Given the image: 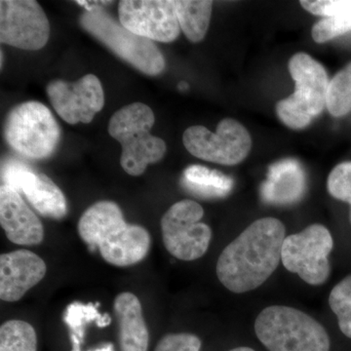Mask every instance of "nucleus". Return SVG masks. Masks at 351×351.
<instances>
[{
	"instance_id": "nucleus-1",
	"label": "nucleus",
	"mask_w": 351,
	"mask_h": 351,
	"mask_svg": "<svg viewBox=\"0 0 351 351\" xmlns=\"http://www.w3.org/2000/svg\"><path fill=\"white\" fill-rule=\"evenodd\" d=\"M286 228L278 219H258L223 249L216 274L234 294L250 292L274 274L281 261Z\"/></svg>"
},
{
	"instance_id": "nucleus-2",
	"label": "nucleus",
	"mask_w": 351,
	"mask_h": 351,
	"mask_svg": "<svg viewBox=\"0 0 351 351\" xmlns=\"http://www.w3.org/2000/svg\"><path fill=\"white\" fill-rule=\"evenodd\" d=\"M78 233L90 251L98 250L114 267L137 265L151 250L147 230L127 223L121 209L112 201H98L88 208L78 221Z\"/></svg>"
},
{
	"instance_id": "nucleus-3",
	"label": "nucleus",
	"mask_w": 351,
	"mask_h": 351,
	"mask_svg": "<svg viewBox=\"0 0 351 351\" xmlns=\"http://www.w3.org/2000/svg\"><path fill=\"white\" fill-rule=\"evenodd\" d=\"M154 121L152 108L142 103L131 104L113 113L108 133L121 145L120 164L127 174H144L147 165L158 162L165 156V142L151 134Z\"/></svg>"
},
{
	"instance_id": "nucleus-4",
	"label": "nucleus",
	"mask_w": 351,
	"mask_h": 351,
	"mask_svg": "<svg viewBox=\"0 0 351 351\" xmlns=\"http://www.w3.org/2000/svg\"><path fill=\"white\" fill-rule=\"evenodd\" d=\"M255 332L269 351H330L325 328L295 307H265L255 320Z\"/></svg>"
},
{
	"instance_id": "nucleus-5",
	"label": "nucleus",
	"mask_w": 351,
	"mask_h": 351,
	"mask_svg": "<svg viewBox=\"0 0 351 351\" xmlns=\"http://www.w3.org/2000/svg\"><path fill=\"white\" fill-rule=\"evenodd\" d=\"M289 71L295 82V92L277 103L276 112L289 128L302 129L326 107L329 78L324 66L304 52L291 58Z\"/></svg>"
},
{
	"instance_id": "nucleus-6",
	"label": "nucleus",
	"mask_w": 351,
	"mask_h": 351,
	"mask_svg": "<svg viewBox=\"0 0 351 351\" xmlns=\"http://www.w3.org/2000/svg\"><path fill=\"white\" fill-rule=\"evenodd\" d=\"M61 130L49 108L39 101L16 106L7 115L4 138L14 152L25 158H47L59 144Z\"/></svg>"
},
{
	"instance_id": "nucleus-7",
	"label": "nucleus",
	"mask_w": 351,
	"mask_h": 351,
	"mask_svg": "<svg viewBox=\"0 0 351 351\" xmlns=\"http://www.w3.org/2000/svg\"><path fill=\"white\" fill-rule=\"evenodd\" d=\"M80 24L108 49L143 73L158 75L165 69V59L154 41L128 31L104 8L83 13Z\"/></svg>"
},
{
	"instance_id": "nucleus-8",
	"label": "nucleus",
	"mask_w": 351,
	"mask_h": 351,
	"mask_svg": "<svg viewBox=\"0 0 351 351\" xmlns=\"http://www.w3.org/2000/svg\"><path fill=\"white\" fill-rule=\"evenodd\" d=\"M334 239L326 226L313 223L302 232L286 237L281 262L291 274L311 286L326 283L331 274L329 256Z\"/></svg>"
},
{
	"instance_id": "nucleus-9",
	"label": "nucleus",
	"mask_w": 351,
	"mask_h": 351,
	"mask_svg": "<svg viewBox=\"0 0 351 351\" xmlns=\"http://www.w3.org/2000/svg\"><path fill=\"white\" fill-rule=\"evenodd\" d=\"M204 210L199 203L184 199L175 203L161 219L164 246L171 255L184 262L202 258L211 242V228L202 223Z\"/></svg>"
},
{
	"instance_id": "nucleus-10",
	"label": "nucleus",
	"mask_w": 351,
	"mask_h": 351,
	"mask_svg": "<svg viewBox=\"0 0 351 351\" xmlns=\"http://www.w3.org/2000/svg\"><path fill=\"white\" fill-rule=\"evenodd\" d=\"M184 147L193 156L221 165L239 164L248 156L252 138L237 120H221L213 133L204 126L189 127L182 136Z\"/></svg>"
},
{
	"instance_id": "nucleus-11",
	"label": "nucleus",
	"mask_w": 351,
	"mask_h": 351,
	"mask_svg": "<svg viewBox=\"0 0 351 351\" xmlns=\"http://www.w3.org/2000/svg\"><path fill=\"white\" fill-rule=\"evenodd\" d=\"M50 24L34 0L0 1V41L23 50H39L48 43Z\"/></svg>"
},
{
	"instance_id": "nucleus-12",
	"label": "nucleus",
	"mask_w": 351,
	"mask_h": 351,
	"mask_svg": "<svg viewBox=\"0 0 351 351\" xmlns=\"http://www.w3.org/2000/svg\"><path fill=\"white\" fill-rule=\"evenodd\" d=\"M119 13L120 24L152 41L172 43L181 32L172 0H123Z\"/></svg>"
},
{
	"instance_id": "nucleus-13",
	"label": "nucleus",
	"mask_w": 351,
	"mask_h": 351,
	"mask_svg": "<svg viewBox=\"0 0 351 351\" xmlns=\"http://www.w3.org/2000/svg\"><path fill=\"white\" fill-rule=\"evenodd\" d=\"M1 176L3 184L24 193L32 207L43 216L61 219L68 214L63 191L45 174L16 159H7L2 164Z\"/></svg>"
},
{
	"instance_id": "nucleus-14",
	"label": "nucleus",
	"mask_w": 351,
	"mask_h": 351,
	"mask_svg": "<svg viewBox=\"0 0 351 351\" xmlns=\"http://www.w3.org/2000/svg\"><path fill=\"white\" fill-rule=\"evenodd\" d=\"M46 91L55 112L73 125L80 122L90 123L105 105L101 83L91 73L75 82L53 80Z\"/></svg>"
},
{
	"instance_id": "nucleus-15",
	"label": "nucleus",
	"mask_w": 351,
	"mask_h": 351,
	"mask_svg": "<svg viewBox=\"0 0 351 351\" xmlns=\"http://www.w3.org/2000/svg\"><path fill=\"white\" fill-rule=\"evenodd\" d=\"M47 267L43 258L27 249L0 256V299L15 302L45 276Z\"/></svg>"
},
{
	"instance_id": "nucleus-16",
	"label": "nucleus",
	"mask_w": 351,
	"mask_h": 351,
	"mask_svg": "<svg viewBox=\"0 0 351 351\" xmlns=\"http://www.w3.org/2000/svg\"><path fill=\"white\" fill-rule=\"evenodd\" d=\"M0 225L14 244L34 246L43 241L40 219L25 204L20 193L5 184L0 188Z\"/></svg>"
},
{
	"instance_id": "nucleus-17",
	"label": "nucleus",
	"mask_w": 351,
	"mask_h": 351,
	"mask_svg": "<svg viewBox=\"0 0 351 351\" xmlns=\"http://www.w3.org/2000/svg\"><path fill=\"white\" fill-rule=\"evenodd\" d=\"M113 311L119 322L120 351H147L149 334L137 295L123 292L117 295Z\"/></svg>"
},
{
	"instance_id": "nucleus-18",
	"label": "nucleus",
	"mask_w": 351,
	"mask_h": 351,
	"mask_svg": "<svg viewBox=\"0 0 351 351\" xmlns=\"http://www.w3.org/2000/svg\"><path fill=\"white\" fill-rule=\"evenodd\" d=\"M304 174L295 159H284L269 168V179L263 184V199L271 203H290L301 197Z\"/></svg>"
},
{
	"instance_id": "nucleus-19",
	"label": "nucleus",
	"mask_w": 351,
	"mask_h": 351,
	"mask_svg": "<svg viewBox=\"0 0 351 351\" xmlns=\"http://www.w3.org/2000/svg\"><path fill=\"white\" fill-rule=\"evenodd\" d=\"M182 182L191 193L205 198L225 197L233 188L232 178L201 165L186 168Z\"/></svg>"
},
{
	"instance_id": "nucleus-20",
	"label": "nucleus",
	"mask_w": 351,
	"mask_h": 351,
	"mask_svg": "<svg viewBox=\"0 0 351 351\" xmlns=\"http://www.w3.org/2000/svg\"><path fill=\"white\" fill-rule=\"evenodd\" d=\"M175 6L180 27L184 36L191 43H200L209 29L213 1L177 0Z\"/></svg>"
},
{
	"instance_id": "nucleus-21",
	"label": "nucleus",
	"mask_w": 351,
	"mask_h": 351,
	"mask_svg": "<svg viewBox=\"0 0 351 351\" xmlns=\"http://www.w3.org/2000/svg\"><path fill=\"white\" fill-rule=\"evenodd\" d=\"M38 336L29 323L8 320L0 327V351H36Z\"/></svg>"
},
{
	"instance_id": "nucleus-22",
	"label": "nucleus",
	"mask_w": 351,
	"mask_h": 351,
	"mask_svg": "<svg viewBox=\"0 0 351 351\" xmlns=\"http://www.w3.org/2000/svg\"><path fill=\"white\" fill-rule=\"evenodd\" d=\"M100 304H83L82 302H71L66 307L64 322L71 329V336H75L83 341L84 338L85 326L89 323L96 322L97 326L108 327L112 322L110 314H101L98 311Z\"/></svg>"
},
{
	"instance_id": "nucleus-23",
	"label": "nucleus",
	"mask_w": 351,
	"mask_h": 351,
	"mask_svg": "<svg viewBox=\"0 0 351 351\" xmlns=\"http://www.w3.org/2000/svg\"><path fill=\"white\" fill-rule=\"evenodd\" d=\"M326 108L335 117H345L351 112V63L330 82Z\"/></svg>"
},
{
	"instance_id": "nucleus-24",
	"label": "nucleus",
	"mask_w": 351,
	"mask_h": 351,
	"mask_svg": "<svg viewBox=\"0 0 351 351\" xmlns=\"http://www.w3.org/2000/svg\"><path fill=\"white\" fill-rule=\"evenodd\" d=\"M329 306L338 317L339 330L351 339V276L345 277L332 289Z\"/></svg>"
},
{
	"instance_id": "nucleus-25",
	"label": "nucleus",
	"mask_w": 351,
	"mask_h": 351,
	"mask_svg": "<svg viewBox=\"0 0 351 351\" xmlns=\"http://www.w3.org/2000/svg\"><path fill=\"white\" fill-rule=\"evenodd\" d=\"M348 32H351V12L318 21L313 25L311 36L315 43H324Z\"/></svg>"
},
{
	"instance_id": "nucleus-26",
	"label": "nucleus",
	"mask_w": 351,
	"mask_h": 351,
	"mask_svg": "<svg viewBox=\"0 0 351 351\" xmlns=\"http://www.w3.org/2000/svg\"><path fill=\"white\" fill-rule=\"evenodd\" d=\"M327 189L332 197L350 205L351 221V161L337 165L330 173Z\"/></svg>"
},
{
	"instance_id": "nucleus-27",
	"label": "nucleus",
	"mask_w": 351,
	"mask_h": 351,
	"mask_svg": "<svg viewBox=\"0 0 351 351\" xmlns=\"http://www.w3.org/2000/svg\"><path fill=\"white\" fill-rule=\"evenodd\" d=\"M301 5L313 15L337 17L351 12V0H302Z\"/></svg>"
},
{
	"instance_id": "nucleus-28",
	"label": "nucleus",
	"mask_w": 351,
	"mask_h": 351,
	"mask_svg": "<svg viewBox=\"0 0 351 351\" xmlns=\"http://www.w3.org/2000/svg\"><path fill=\"white\" fill-rule=\"evenodd\" d=\"M201 339L189 332L168 334L158 341L154 351H200Z\"/></svg>"
},
{
	"instance_id": "nucleus-29",
	"label": "nucleus",
	"mask_w": 351,
	"mask_h": 351,
	"mask_svg": "<svg viewBox=\"0 0 351 351\" xmlns=\"http://www.w3.org/2000/svg\"><path fill=\"white\" fill-rule=\"evenodd\" d=\"M76 3L80 4L83 7L86 8V11L88 12H91V11L98 10V9L104 8L108 3H110V2L107 1H75Z\"/></svg>"
},
{
	"instance_id": "nucleus-30",
	"label": "nucleus",
	"mask_w": 351,
	"mask_h": 351,
	"mask_svg": "<svg viewBox=\"0 0 351 351\" xmlns=\"http://www.w3.org/2000/svg\"><path fill=\"white\" fill-rule=\"evenodd\" d=\"M73 351H80V348H73ZM93 351H114V350H113L112 343H106V345Z\"/></svg>"
},
{
	"instance_id": "nucleus-31",
	"label": "nucleus",
	"mask_w": 351,
	"mask_h": 351,
	"mask_svg": "<svg viewBox=\"0 0 351 351\" xmlns=\"http://www.w3.org/2000/svg\"><path fill=\"white\" fill-rule=\"evenodd\" d=\"M228 351H256L253 350V348H248V346H240V348H235L233 350H230Z\"/></svg>"
},
{
	"instance_id": "nucleus-32",
	"label": "nucleus",
	"mask_w": 351,
	"mask_h": 351,
	"mask_svg": "<svg viewBox=\"0 0 351 351\" xmlns=\"http://www.w3.org/2000/svg\"><path fill=\"white\" fill-rule=\"evenodd\" d=\"M179 88L181 90H186L188 88V84L186 82H181L179 84Z\"/></svg>"
},
{
	"instance_id": "nucleus-33",
	"label": "nucleus",
	"mask_w": 351,
	"mask_h": 351,
	"mask_svg": "<svg viewBox=\"0 0 351 351\" xmlns=\"http://www.w3.org/2000/svg\"><path fill=\"white\" fill-rule=\"evenodd\" d=\"M0 61H1V66H2V63H3V53L1 52V60H0Z\"/></svg>"
}]
</instances>
